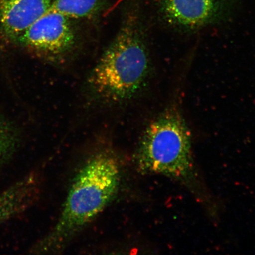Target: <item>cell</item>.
Wrapping results in <instances>:
<instances>
[{
    "label": "cell",
    "instance_id": "obj_7",
    "mask_svg": "<svg viewBox=\"0 0 255 255\" xmlns=\"http://www.w3.org/2000/svg\"><path fill=\"white\" fill-rule=\"evenodd\" d=\"M37 193V180L31 175L0 194V225L27 210Z\"/></svg>",
    "mask_w": 255,
    "mask_h": 255
},
{
    "label": "cell",
    "instance_id": "obj_8",
    "mask_svg": "<svg viewBox=\"0 0 255 255\" xmlns=\"http://www.w3.org/2000/svg\"><path fill=\"white\" fill-rule=\"evenodd\" d=\"M100 0H55L51 9L69 18H85L97 13Z\"/></svg>",
    "mask_w": 255,
    "mask_h": 255
},
{
    "label": "cell",
    "instance_id": "obj_6",
    "mask_svg": "<svg viewBox=\"0 0 255 255\" xmlns=\"http://www.w3.org/2000/svg\"><path fill=\"white\" fill-rule=\"evenodd\" d=\"M52 0H0V29L15 41L52 7Z\"/></svg>",
    "mask_w": 255,
    "mask_h": 255
},
{
    "label": "cell",
    "instance_id": "obj_1",
    "mask_svg": "<svg viewBox=\"0 0 255 255\" xmlns=\"http://www.w3.org/2000/svg\"><path fill=\"white\" fill-rule=\"evenodd\" d=\"M120 169L109 152L95 155L73 180L58 221L52 230L35 245L34 253L62 250L110 203L117 192Z\"/></svg>",
    "mask_w": 255,
    "mask_h": 255
},
{
    "label": "cell",
    "instance_id": "obj_4",
    "mask_svg": "<svg viewBox=\"0 0 255 255\" xmlns=\"http://www.w3.org/2000/svg\"><path fill=\"white\" fill-rule=\"evenodd\" d=\"M75 40L69 18L50 8L18 37L15 42L37 55L57 59L71 50Z\"/></svg>",
    "mask_w": 255,
    "mask_h": 255
},
{
    "label": "cell",
    "instance_id": "obj_5",
    "mask_svg": "<svg viewBox=\"0 0 255 255\" xmlns=\"http://www.w3.org/2000/svg\"><path fill=\"white\" fill-rule=\"evenodd\" d=\"M229 0H161L162 13L174 26L193 30L213 23L224 11Z\"/></svg>",
    "mask_w": 255,
    "mask_h": 255
},
{
    "label": "cell",
    "instance_id": "obj_3",
    "mask_svg": "<svg viewBox=\"0 0 255 255\" xmlns=\"http://www.w3.org/2000/svg\"><path fill=\"white\" fill-rule=\"evenodd\" d=\"M136 158L142 173L164 175L190 186L196 177L192 145L179 110L168 109L149 124Z\"/></svg>",
    "mask_w": 255,
    "mask_h": 255
},
{
    "label": "cell",
    "instance_id": "obj_9",
    "mask_svg": "<svg viewBox=\"0 0 255 255\" xmlns=\"http://www.w3.org/2000/svg\"><path fill=\"white\" fill-rule=\"evenodd\" d=\"M18 143V133L14 127L0 115V165L13 155Z\"/></svg>",
    "mask_w": 255,
    "mask_h": 255
},
{
    "label": "cell",
    "instance_id": "obj_2",
    "mask_svg": "<svg viewBox=\"0 0 255 255\" xmlns=\"http://www.w3.org/2000/svg\"><path fill=\"white\" fill-rule=\"evenodd\" d=\"M149 72L147 49L136 19L127 20L105 51L88 80L101 101L120 103L141 90Z\"/></svg>",
    "mask_w": 255,
    "mask_h": 255
}]
</instances>
